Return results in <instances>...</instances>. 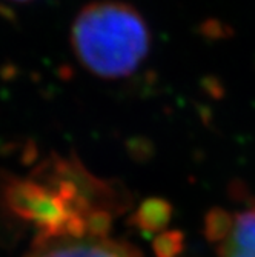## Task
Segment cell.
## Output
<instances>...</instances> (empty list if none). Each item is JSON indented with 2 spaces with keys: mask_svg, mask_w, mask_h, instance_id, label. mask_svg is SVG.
<instances>
[{
  "mask_svg": "<svg viewBox=\"0 0 255 257\" xmlns=\"http://www.w3.org/2000/svg\"><path fill=\"white\" fill-rule=\"evenodd\" d=\"M11 2H20V4H23V2H31V0H11Z\"/></svg>",
  "mask_w": 255,
  "mask_h": 257,
  "instance_id": "obj_4",
  "label": "cell"
},
{
  "mask_svg": "<svg viewBox=\"0 0 255 257\" xmlns=\"http://www.w3.org/2000/svg\"><path fill=\"white\" fill-rule=\"evenodd\" d=\"M25 257H143L131 245L100 232L42 236Z\"/></svg>",
  "mask_w": 255,
  "mask_h": 257,
  "instance_id": "obj_2",
  "label": "cell"
},
{
  "mask_svg": "<svg viewBox=\"0 0 255 257\" xmlns=\"http://www.w3.org/2000/svg\"><path fill=\"white\" fill-rule=\"evenodd\" d=\"M71 46L86 71L119 80L135 73L151 48L143 16L119 0H97L82 8L71 28Z\"/></svg>",
  "mask_w": 255,
  "mask_h": 257,
  "instance_id": "obj_1",
  "label": "cell"
},
{
  "mask_svg": "<svg viewBox=\"0 0 255 257\" xmlns=\"http://www.w3.org/2000/svg\"><path fill=\"white\" fill-rule=\"evenodd\" d=\"M211 219L209 234L220 243V257H255V208Z\"/></svg>",
  "mask_w": 255,
  "mask_h": 257,
  "instance_id": "obj_3",
  "label": "cell"
}]
</instances>
